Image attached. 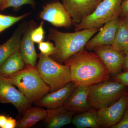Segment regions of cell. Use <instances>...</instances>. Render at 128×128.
<instances>
[{
    "mask_svg": "<svg viewBox=\"0 0 128 128\" xmlns=\"http://www.w3.org/2000/svg\"><path fill=\"white\" fill-rule=\"evenodd\" d=\"M47 110L40 108H28L23 114V116L17 122L16 128H28L44 120L47 115Z\"/></svg>",
    "mask_w": 128,
    "mask_h": 128,
    "instance_id": "18",
    "label": "cell"
},
{
    "mask_svg": "<svg viewBox=\"0 0 128 128\" xmlns=\"http://www.w3.org/2000/svg\"><path fill=\"white\" fill-rule=\"evenodd\" d=\"M26 65L20 50L6 60L0 67V75L6 77L20 71Z\"/></svg>",
    "mask_w": 128,
    "mask_h": 128,
    "instance_id": "19",
    "label": "cell"
},
{
    "mask_svg": "<svg viewBox=\"0 0 128 128\" xmlns=\"http://www.w3.org/2000/svg\"><path fill=\"white\" fill-rule=\"evenodd\" d=\"M47 115L44 120L46 126L48 128H59L71 123L73 112L66 110L64 107L47 109Z\"/></svg>",
    "mask_w": 128,
    "mask_h": 128,
    "instance_id": "16",
    "label": "cell"
},
{
    "mask_svg": "<svg viewBox=\"0 0 128 128\" xmlns=\"http://www.w3.org/2000/svg\"><path fill=\"white\" fill-rule=\"evenodd\" d=\"M36 26V24L33 20L27 23L21 39L20 47V50L25 64L34 66L36 65L38 54L35 50L34 42L31 38V34Z\"/></svg>",
    "mask_w": 128,
    "mask_h": 128,
    "instance_id": "15",
    "label": "cell"
},
{
    "mask_svg": "<svg viewBox=\"0 0 128 128\" xmlns=\"http://www.w3.org/2000/svg\"><path fill=\"white\" fill-rule=\"evenodd\" d=\"M121 7V14L124 17L128 15V0H123Z\"/></svg>",
    "mask_w": 128,
    "mask_h": 128,
    "instance_id": "29",
    "label": "cell"
},
{
    "mask_svg": "<svg viewBox=\"0 0 128 128\" xmlns=\"http://www.w3.org/2000/svg\"><path fill=\"white\" fill-rule=\"evenodd\" d=\"M128 105V95L126 93L108 106L97 110L100 128H112L119 122Z\"/></svg>",
    "mask_w": 128,
    "mask_h": 128,
    "instance_id": "7",
    "label": "cell"
},
{
    "mask_svg": "<svg viewBox=\"0 0 128 128\" xmlns=\"http://www.w3.org/2000/svg\"><path fill=\"white\" fill-rule=\"evenodd\" d=\"M114 80L119 82L128 87V71L118 73L114 77Z\"/></svg>",
    "mask_w": 128,
    "mask_h": 128,
    "instance_id": "27",
    "label": "cell"
},
{
    "mask_svg": "<svg viewBox=\"0 0 128 128\" xmlns=\"http://www.w3.org/2000/svg\"><path fill=\"white\" fill-rule=\"evenodd\" d=\"M4 1V0H0V10L2 8V7Z\"/></svg>",
    "mask_w": 128,
    "mask_h": 128,
    "instance_id": "33",
    "label": "cell"
},
{
    "mask_svg": "<svg viewBox=\"0 0 128 128\" xmlns=\"http://www.w3.org/2000/svg\"><path fill=\"white\" fill-rule=\"evenodd\" d=\"M76 87L70 82L58 90L46 94L35 103L38 106L43 107L47 109L62 106Z\"/></svg>",
    "mask_w": 128,
    "mask_h": 128,
    "instance_id": "14",
    "label": "cell"
},
{
    "mask_svg": "<svg viewBox=\"0 0 128 128\" xmlns=\"http://www.w3.org/2000/svg\"><path fill=\"white\" fill-rule=\"evenodd\" d=\"M112 128H128V105L121 120Z\"/></svg>",
    "mask_w": 128,
    "mask_h": 128,
    "instance_id": "26",
    "label": "cell"
},
{
    "mask_svg": "<svg viewBox=\"0 0 128 128\" xmlns=\"http://www.w3.org/2000/svg\"><path fill=\"white\" fill-rule=\"evenodd\" d=\"M126 87L119 82L109 80L90 86L88 87L89 103L97 110L108 106L126 93Z\"/></svg>",
    "mask_w": 128,
    "mask_h": 128,
    "instance_id": "5",
    "label": "cell"
},
{
    "mask_svg": "<svg viewBox=\"0 0 128 128\" xmlns=\"http://www.w3.org/2000/svg\"><path fill=\"white\" fill-rule=\"evenodd\" d=\"M111 46L124 55L128 52V28L124 18L121 20L114 41Z\"/></svg>",
    "mask_w": 128,
    "mask_h": 128,
    "instance_id": "21",
    "label": "cell"
},
{
    "mask_svg": "<svg viewBox=\"0 0 128 128\" xmlns=\"http://www.w3.org/2000/svg\"><path fill=\"white\" fill-rule=\"evenodd\" d=\"M31 103H36L50 91L40 75L36 66L26 64L20 71L5 77Z\"/></svg>",
    "mask_w": 128,
    "mask_h": 128,
    "instance_id": "3",
    "label": "cell"
},
{
    "mask_svg": "<svg viewBox=\"0 0 128 128\" xmlns=\"http://www.w3.org/2000/svg\"><path fill=\"white\" fill-rule=\"evenodd\" d=\"M0 102L11 104L23 114L31 103L22 92L5 77L0 75Z\"/></svg>",
    "mask_w": 128,
    "mask_h": 128,
    "instance_id": "8",
    "label": "cell"
},
{
    "mask_svg": "<svg viewBox=\"0 0 128 128\" xmlns=\"http://www.w3.org/2000/svg\"><path fill=\"white\" fill-rule=\"evenodd\" d=\"M122 69L124 72L128 71V52L124 56Z\"/></svg>",
    "mask_w": 128,
    "mask_h": 128,
    "instance_id": "31",
    "label": "cell"
},
{
    "mask_svg": "<svg viewBox=\"0 0 128 128\" xmlns=\"http://www.w3.org/2000/svg\"><path fill=\"white\" fill-rule=\"evenodd\" d=\"M102 0H62L74 24L91 14Z\"/></svg>",
    "mask_w": 128,
    "mask_h": 128,
    "instance_id": "11",
    "label": "cell"
},
{
    "mask_svg": "<svg viewBox=\"0 0 128 128\" xmlns=\"http://www.w3.org/2000/svg\"><path fill=\"white\" fill-rule=\"evenodd\" d=\"M64 63L70 70L71 82L76 86L89 87L110 79V74L98 56L85 48Z\"/></svg>",
    "mask_w": 128,
    "mask_h": 128,
    "instance_id": "1",
    "label": "cell"
},
{
    "mask_svg": "<svg viewBox=\"0 0 128 128\" xmlns=\"http://www.w3.org/2000/svg\"><path fill=\"white\" fill-rule=\"evenodd\" d=\"M36 65L40 75L50 88L54 92L71 82L70 72L66 65L58 63L50 56L40 53Z\"/></svg>",
    "mask_w": 128,
    "mask_h": 128,
    "instance_id": "4",
    "label": "cell"
},
{
    "mask_svg": "<svg viewBox=\"0 0 128 128\" xmlns=\"http://www.w3.org/2000/svg\"><path fill=\"white\" fill-rule=\"evenodd\" d=\"M28 4L34 7L36 2L34 0H4L1 11L10 7L17 8L24 5Z\"/></svg>",
    "mask_w": 128,
    "mask_h": 128,
    "instance_id": "23",
    "label": "cell"
},
{
    "mask_svg": "<svg viewBox=\"0 0 128 128\" xmlns=\"http://www.w3.org/2000/svg\"><path fill=\"white\" fill-rule=\"evenodd\" d=\"M26 25V22L21 24L10 38L0 45V67L10 56L20 50L22 37Z\"/></svg>",
    "mask_w": 128,
    "mask_h": 128,
    "instance_id": "17",
    "label": "cell"
},
{
    "mask_svg": "<svg viewBox=\"0 0 128 128\" xmlns=\"http://www.w3.org/2000/svg\"><path fill=\"white\" fill-rule=\"evenodd\" d=\"M17 122L11 117H7V121L4 128H14L16 127Z\"/></svg>",
    "mask_w": 128,
    "mask_h": 128,
    "instance_id": "28",
    "label": "cell"
},
{
    "mask_svg": "<svg viewBox=\"0 0 128 128\" xmlns=\"http://www.w3.org/2000/svg\"><path fill=\"white\" fill-rule=\"evenodd\" d=\"M7 117L4 115H0V128H4L7 121Z\"/></svg>",
    "mask_w": 128,
    "mask_h": 128,
    "instance_id": "30",
    "label": "cell"
},
{
    "mask_svg": "<svg viewBox=\"0 0 128 128\" xmlns=\"http://www.w3.org/2000/svg\"><path fill=\"white\" fill-rule=\"evenodd\" d=\"M123 0H102L91 14L80 22L75 24V31L101 28L106 24L119 18L121 14Z\"/></svg>",
    "mask_w": 128,
    "mask_h": 128,
    "instance_id": "6",
    "label": "cell"
},
{
    "mask_svg": "<svg viewBox=\"0 0 128 128\" xmlns=\"http://www.w3.org/2000/svg\"><path fill=\"white\" fill-rule=\"evenodd\" d=\"M124 21H125V23L126 25H127V27L128 28V15H127L124 17Z\"/></svg>",
    "mask_w": 128,
    "mask_h": 128,
    "instance_id": "32",
    "label": "cell"
},
{
    "mask_svg": "<svg viewBox=\"0 0 128 128\" xmlns=\"http://www.w3.org/2000/svg\"><path fill=\"white\" fill-rule=\"evenodd\" d=\"M100 28H92L73 32H64L52 28H50L47 38L54 41L55 46L54 52L50 57L62 64L70 57L84 48L87 42Z\"/></svg>",
    "mask_w": 128,
    "mask_h": 128,
    "instance_id": "2",
    "label": "cell"
},
{
    "mask_svg": "<svg viewBox=\"0 0 128 128\" xmlns=\"http://www.w3.org/2000/svg\"><path fill=\"white\" fill-rule=\"evenodd\" d=\"M38 48L41 54L48 56L52 55L55 50L54 45L49 41L39 43Z\"/></svg>",
    "mask_w": 128,
    "mask_h": 128,
    "instance_id": "25",
    "label": "cell"
},
{
    "mask_svg": "<svg viewBox=\"0 0 128 128\" xmlns=\"http://www.w3.org/2000/svg\"><path fill=\"white\" fill-rule=\"evenodd\" d=\"M40 17L56 27L68 28L73 24L64 5L59 2L49 3L44 6Z\"/></svg>",
    "mask_w": 128,
    "mask_h": 128,
    "instance_id": "9",
    "label": "cell"
},
{
    "mask_svg": "<svg viewBox=\"0 0 128 128\" xmlns=\"http://www.w3.org/2000/svg\"><path fill=\"white\" fill-rule=\"evenodd\" d=\"M93 51L100 59L110 76H115L122 69L125 55L111 45L97 47Z\"/></svg>",
    "mask_w": 128,
    "mask_h": 128,
    "instance_id": "10",
    "label": "cell"
},
{
    "mask_svg": "<svg viewBox=\"0 0 128 128\" xmlns=\"http://www.w3.org/2000/svg\"><path fill=\"white\" fill-rule=\"evenodd\" d=\"M89 87L76 86L64 103L63 106L75 114L86 112L92 108L88 101Z\"/></svg>",
    "mask_w": 128,
    "mask_h": 128,
    "instance_id": "13",
    "label": "cell"
},
{
    "mask_svg": "<svg viewBox=\"0 0 128 128\" xmlns=\"http://www.w3.org/2000/svg\"><path fill=\"white\" fill-rule=\"evenodd\" d=\"M30 14V12L18 16L0 14V33L15 24L26 18Z\"/></svg>",
    "mask_w": 128,
    "mask_h": 128,
    "instance_id": "22",
    "label": "cell"
},
{
    "mask_svg": "<svg viewBox=\"0 0 128 128\" xmlns=\"http://www.w3.org/2000/svg\"><path fill=\"white\" fill-rule=\"evenodd\" d=\"M44 21H42L39 26L34 28L31 32V38L34 43L38 44L43 41L44 34Z\"/></svg>",
    "mask_w": 128,
    "mask_h": 128,
    "instance_id": "24",
    "label": "cell"
},
{
    "mask_svg": "<svg viewBox=\"0 0 128 128\" xmlns=\"http://www.w3.org/2000/svg\"><path fill=\"white\" fill-rule=\"evenodd\" d=\"M72 124L77 128H99L97 110L92 108L88 111L78 114L72 120Z\"/></svg>",
    "mask_w": 128,
    "mask_h": 128,
    "instance_id": "20",
    "label": "cell"
},
{
    "mask_svg": "<svg viewBox=\"0 0 128 128\" xmlns=\"http://www.w3.org/2000/svg\"><path fill=\"white\" fill-rule=\"evenodd\" d=\"M119 18H116L103 25L98 32L91 38L85 46V49L92 51L97 47L106 45H112L121 23Z\"/></svg>",
    "mask_w": 128,
    "mask_h": 128,
    "instance_id": "12",
    "label": "cell"
}]
</instances>
